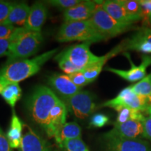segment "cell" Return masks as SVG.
Masks as SVG:
<instances>
[{"label":"cell","mask_w":151,"mask_h":151,"mask_svg":"<svg viewBox=\"0 0 151 151\" xmlns=\"http://www.w3.org/2000/svg\"><path fill=\"white\" fill-rule=\"evenodd\" d=\"M94 27L105 38L116 37L129 29L131 26L120 23L113 19L101 6V1L98 5L93 16L90 19Z\"/></svg>","instance_id":"obj_5"},{"label":"cell","mask_w":151,"mask_h":151,"mask_svg":"<svg viewBox=\"0 0 151 151\" xmlns=\"http://www.w3.org/2000/svg\"><path fill=\"white\" fill-rule=\"evenodd\" d=\"M97 5L98 1H81L72 8L64 11L65 22L90 20L93 16Z\"/></svg>","instance_id":"obj_14"},{"label":"cell","mask_w":151,"mask_h":151,"mask_svg":"<svg viewBox=\"0 0 151 151\" xmlns=\"http://www.w3.org/2000/svg\"><path fill=\"white\" fill-rule=\"evenodd\" d=\"M106 151H151L148 141L142 139H119L103 137Z\"/></svg>","instance_id":"obj_9"},{"label":"cell","mask_w":151,"mask_h":151,"mask_svg":"<svg viewBox=\"0 0 151 151\" xmlns=\"http://www.w3.org/2000/svg\"><path fill=\"white\" fill-rule=\"evenodd\" d=\"M105 137L119 139H141L143 137V126L141 120H129L122 124L113 123V128L104 135Z\"/></svg>","instance_id":"obj_12"},{"label":"cell","mask_w":151,"mask_h":151,"mask_svg":"<svg viewBox=\"0 0 151 151\" xmlns=\"http://www.w3.org/2000/svg\"><path fill=\"white\" fill-rule=\"evenodd\" d=\"M22 27L17 28L16 32L7 39H0V58L3 56H7L12 43L16 41L20 33Z\"/></svg>","instance_id":"obj_29"},{"label":"cell","mask_w":151,"mask_h":151,"mask_svg":"<svg viewBox=\"0 0 151 151\" xmlns=\"http://www.w3.org/2000/svg\"><path fill=\"white\" fill-rule=\"evenodd\" d=\"M57 49L46 52L33 59L17 60L0 69V82L18 83L40 71L42 66L55 54Z\"/></svg>","instance_id":"obj_1"},{"label":"cell","mask_w":151,"mask_h":151,"mask_svg":"<svg viewBox=\"0 0 151 151\" xmlns=\"http://www.w3.org/2000/svg\"><path fill=\"white\" fill-rule=\"evenodd\" d=\"M81 137V128L78 123L75 122H66L60 127L55 136L56 143L61 147L62 143L66 140L73 139H79Z\"/></svg>","instance_id":"obj_22"},{"label":"cell","mask_w":151,"mask_h":151,"mask_svg":"<svg viewBox=\"0 0 151 151\" xmlns=\"http://www.w3.org/2000/svg\"><path fill=\"white\" fill-rule=\"evenodd\" d=\"M116 111H118V117L115 123L117 124H122L133 120L142 121L145 117L141 111L129 108H121Z\"/></svg>","instance_id":"obj_24"},{"label":"cell","mask_w":151,"mask_h":151,"mask_svg":"<svg viewBox=\"0 0 151 151\" xmlns=\"http://www.w3.org/2000/svg\"><path fill=\"white\" fill-rule=\"evenodd\" d=\"M143 126V137L148 139L151 143V115L145 116L142 120Z\"/></svg>","instance_id":"obj_36"},{"label":"cell","mask_w":151,"mask_h":151,"mask_svg":"<svg viewBox=\"0 0 151 151\" xmlns=\"http://www.w3.org/2000/svg\"><path fill=\"white\" fill-rule=\"evenodd\" d=\"M67 113V107L60 99L50 112L48 127L45 132L49 137H55L60 127L66 123Z\"/></svg>","instance_id":"obj_17"},{"label":"cell","mask_w":151,"mask_h":151,"mask_svg":"<svg viewBox=\"0 0 151 151\" xmlns=\"http://www.w3.org/2000/svg\"><path fill=\"white\" fill-rule=\"evenodd\" d=\"M7 83H2V82H0V94H1V92L3 91L4 88H5V86H6Z\"/></svg>","instance_id":"obj_38"},{"label":"cell","mask_w":151,"mask_h":151,"mask_svg":"<svg viewBox=\"0 0 151 151\" xmlns=\"http://www.w3.org/2000/svg\"><path fill=\"white\" fill-rule=\"evenodd\" d=\"M149 99H150V101H151V94H150V97H149Z\"/></svg>","instance_id":"obj_40"},{"label":"cell","mask_w":151,"mask_h":151,"mask_svg":"<svg viewBox=\"0 0 151 151\" xmlns=\"http://www.w3.org/2000/svg\"><path fill=\"white\" fill-rule=\"evenodd\" d=\"M30 7L25 3H15L4 23L16 27H23L27 22Z\"/></svg>","instance_id":"obj_20"},{"label":"cell","mask_w":151,"mask_h":151,"mask_svg":"<svg viewBox=\"0 0 151 151\" xmlns=\"http://www.w3.org/2000/svg\"><path fill=\"white\" fill-rule=\"evenodd\" d=\"M47 2L49 4L55 6L56 8L65 11L78 4L81 2V1L79 0H51V1H48Z\"/></svg>","instance_id":"obj_31"},{"label":"cell","mask_w":151,"mask_h":151,"mask_svg":"<svg viewBox=\"0 0 151 151\" xmlns=\"http://www.w3.org/2000/svg\"><path fill=\"white\" fill-rule=\"evenodd\" d=\"M0 151H12L6 135L0 127Z\"/></svg>","instance_id":"obj_37"},{"label":"cell","mask_w":151,"mask_h":151,"mask_svg":"<svg viewBox=\"0 0 151 151\" xmlns=\"http://www.w3.org/2000/svg\"><path fill=\"white\" fill-rule=\"evenodd\" d=\"M128 14L132 16L143 20V9L140 1L138 0H119Z\"/></svg>","instance_id":"obj_26"},{"label":"cell","mask_w":151,"mask_h":151,"mask_svg":"<svg viewBox=\"0 0 151 151\" xmlns=\"http://www.w3.org/2000/svg\"><path fill=\"white\" fill-rule=\"evenodd\" d=\"M124 55L127 58L131 65V68L128 70H121V69H113V68L107 67L106 71L117 74L118 76L121 77L124 80L129 82L134 83L141 80L146 77L147 68L151 65V56H143L142 62L139 66L135 65L132 61L131 57L128 52H124Z\"/></svg>","instance_id":"obj_10"},{"label":"cell","mask_w":151,"mask_h":151,"mask_svg":"<svg viewBox=\"0 0 151 151\" xmlns=\"http://www.w3.org/2000/svg\"><path fill=\"white\" fill-rule=\"evenodd\" d=\"M42 41L43 37L41 32L28 31L24 27H22L9 50L7 64L17 60H26L35 55L39 50Z\"/></svg>","instance_id":"obj_4"},{"label":"cell","mask_w":151,"mask_h":151,"mask_svg":"<svg viewBox=\"0 0 151 151\" xmlns=\"http://www.w3.org/2000/svg\"><path fill=\"white\" fill-rule=\"evenodd\" d=\"M48 10L43 3L37 2L30 7V10L24 28L28 31L41 32V28L46 22Z\"/></svg>","instance_id":"obj_16"},{"label":"cell","mask_w":151,"mask_h":151,"mask_svg":"<svg viewBox=\"0 0 151 151\" xmlns=\"http://www.w3.org/2000/svg\"><path fill=\"white\" fill-rule=\"evenodd\" d=\"M140 2L143 9V26L151 28V0H141Z\"/></svg>","instance_id":"obj_30"},{"label":"cell","mask_w":151,"mask_h":151,"mask_svg":"<svg viewBox=\"0 0 151 151\" xmlns=\"http://www.w3.org/2000/svg\"><path fill=\"white\" fill-rule=\"evenodd\" d=\"M130 87L132 91L137 95L149 98L151 94V73Z\"/></svg>","instance_id":"obj_25"},{"label":"cell","mask_w":151,"mask_h":151,"mask_svg":"<svg viewBox=\"0 0 151 151\" xmlns=\"http://www.w3.org/2000/svg\"><path fill=\"white\" fill-rule=\"evenodd\" d=\"M22 123L15 111H13L11 126L6 134L11 148H19L22 139Z\"/></svg>","instance_id":"obj_21"},{"label":"cell","mask_w":151,"mask_h":151,"mask_svg":"<svg viewBox=\"0 0 151 151\" xmlns=\"http://www.w3.org/2000/svg\"><path fill=\"white\" fill-rule=\"evenodd\" d=\"M48 83L52 91L59 94L61 100L72 97L81 90L71 81L68 75L60 73L52 75L48 79Z\"/></svg>","instance_id":"obj_13"},{"label":"cell","mask_w":151,"mask_h":151,"mask_svg":"<svg viewBox=\"0 0 151 151\" xmlns=\"http://www.w3.org/2000/svg\"><path fill=\"white\" fill-rule=\"evenodd\" d=\"M109 122V118L102 113H97L92 116L90 121V127H102Z\"/></svg>","instance_id":"obj_32"},{"label":"cell","mask_w":151,"mask_h":151,"mask_svg":"<svg viewBox=\"0 0 151 151\" xmlns=\"http://www.w3.org/2000/svg\"><path fill=\"white\" fill-rule=\"evenodd\" d=\"M22 135L19 151H52L49 143L40 134L29 127Z\"/></svg>","instance_id":"obj_15"},{"label":"cell","mask_w":151,"mask_h":151,"mask_svg":"<svg viewBox=\"0 0 151 151\" xmlns=\"http://www.w3.org/2000/svg\"><path fill=\"white\" fill-rule=\"evenodd\" d=\"M68 76L69 77V78L71 79L73 83L81 89L83 87L90 83L89 81L87 80L82 71H77V72L68 75Z\"/></svg>","instance_id":"obj_33"},{"label":"cell","mask_w":151,"mask_h":151,"mask_svg":"<svg viewBox=\"0 0 151 151\" xmlns=\"http://www.w3.org/2000/svg\"><path fill=\"white\" fill-rule=\"evenodd\" d=\"M15 3L0 1V23H4Z\"/></svg>","instance_id":"obj_34"},{"label":"cell","mask_w":151,"mask_h":151,"mask_svg":"<svg viewBox=\"0 0 151 151\" xmlns=\"http://www.w3.org/2000/svg\"><path fill=\"white\" fill-rule=\"evenodd\" d=\"M149 103V98L137 95L129 86L121 90L115 98L103 103L99 107H110L116 111L121 108H129L148 113Z\"/></svg>","instance_id":"obj_6"},{"label":"cell","mask_w":151,"mask_h":151,"mask_svg":"<svg viewBox=\"0 0 151 151\" xmlns=\"http://www.w3.org/2000/svg\"><path fill=\"white\" fill-rule=\"evenodd\" d=\"M122 50H135L145 54L151 53V28L143 27L120 43Z\"/></svg>","instance_id":"obj_11"},{"label":"cell","mask_w":151,"mask_h":151,"mask_svg":"<svg viewBox=\"0 0 151 151\" xmlns=\"http://www.w3.org/2000/svg\"><path fill=\"white\" fill-rule=\"evenodd\" d=\"M90 43L85 42L74 45L63 51L64 54L80 71L99 61L101 58V57L95 55L90 51Z\"/></svg>","instance_id":"obj_8"},{"label":"cell","mask_w":151,"mask_h":151,"mask_svg":"<svg viewBox=\"0 0 151 151\" xmlns=\"http://www.w3.org/2000/svg\"><path fill=\"white\" fill-rule=\"evenodd\" d=\"M57 39L60 42L78 41L90 43L106 40L96 29L90 20L65 22L58 32Z\"/></svg>","instance_id":"obj_3"},{"label":"cell","mask_w":151,"mask_h":151,"mask_svg":"<svg viewBox=\"0 0 151 151\" xmlns=\"http://www.w3.org/2000/svg\"><path fill=\"white\" fill-rule=\"evenodd\" d=\"M94 95L91 92L81 90L78 93L68 99L62 100L75 118L84 120L88 118L96 110Z\"/></svg>","instance_id":"obj_7"},{"label":"cell","mask_w":151,"mask_h":151,"mask_svg":"<svg viewBox=\"0 0 151 151\" xmlns=\"http://www.w3.org/2000/svg\"><path fill=\"white\" fill-rule=\"evenodd\" d=\"M17 28L6 23H0V39H7L16 32Z\"/></svg>","instance_id":"obj_35"},{"label":"cell","mask_w":151,"mask_h":151,"mask_svg":"<svg viewBox=\"0 0 151 151\" xmlns=\"http://www.w3.org/2000/svg\"><path fill=\"white\" fill-rule=\"evenodd\" d=\"M101 6L113 19L120 23L132 26V24L138 21L139 19L132 16L128 14L122 5L118 1H101Z\"/></svg>","instance_id":"obj_18"},{"label":"cell","mask_w":151,"mask_h":151,"mask_svg":"<svg viewBox=\"0 0 151 151\" xmlns=\"http://www.w3.org/2000/svg\"><path fill=\"white\" fill-rule=\"evenodd\" d=\"M21 88L19 84L16 83H7L1 93V97L5 100L6 102L13 109L16 106L17 101L21 97Z\"/></svg>","instance_id":"obj_23"},{"label":"cell","mask_w":151,"mask_h":151,"mask_svg":"<svg viewBox=\"0 0 151 151\" xmlns=\"http://www.w3.org/2000/svg\"><path fill=\"white\" fill-rule=\"evenodd\" d=\"M61 148H65L67 151H89L81 138L65 141L62 143Z\"/></svg>","instance_id":"obj_28"},{"label":"cell","mask_w":151,"mask_h":151,"mask_svg":"<svg viewBox=\"0 0 151 151\" xmlns=\"http://www.w3.org/2000/svg\"><path fill=\"white\" fill-rule=\"evenodd\" d=\"M122 51H123V50H122V46L120 43L118 46H117L116 48H113L109 53H107L104 56H101L99 61L90 65L89 67H86V69H84L83 70L81 71L84 74L87 80L89 81V83L93 82L99 76V73H101V70H102V68L104 65H105L106 62L108 61L109 59H111V58L116 56V55L120 53Z\"/></svg>","instance_id":"obj_19"},{"label":"cell","mask_w":151,"mask_h":151,"mask_svg":"<svg viewBox=\"0 0 151 151\" xmlns=\"http://www.w3.org/2000/svg\"><path fill=\"white\" fill-rule=\"evenodd\" d=\"M55 60L58 62V65H59L60 69L67 75L71 74V73L77 72V71H80L78 68L76 67L69 60V58L64 54L63 52L58 54L56 56Z\"/></svg>","instance_id":"obj_27"},{"label":"cell","mask_w":151,"mask_h":151,"mask_svg":"<svg viewBox=\"0 0 151 151\" xmlns=\"http://www.w3.org/2000/svg\"><path fill=\"white\" fill-rule=\"evenodd\" d=\"M60 98L46 86L36 88L27 101V110L32 120L46 132L50 112Z\"/></svg>","instance_id":"obj_2"},{"label":"cell","mask_w":151,"mask_h":151,"mask_svg":"<svg viewBox=\"0 0 151 151\" xmlns=\"http://www.w3.org/2000/svg\"><path fill=\"white\" fill-rule=\"evenodd\" d=\"M148 113L151 115V101L150 100V103H149V106L148 109Z\"/></svg>","instance_id":"obj_39"}]
</instances>
